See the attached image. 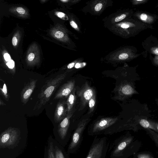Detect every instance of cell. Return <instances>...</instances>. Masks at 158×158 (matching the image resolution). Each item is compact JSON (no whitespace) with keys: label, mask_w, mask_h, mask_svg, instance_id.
<instances>
[{"label":"cell","mask_w":158,"mask_h":158,"mask_svg":"<svg viewBox=\"0 0 158 158\" xmlns=\"http://www.w3.org/2000/svg\"><path fill=\"white\" fill-rule=\"evenodd\" d=\"M65 73L58 75L47 81L42 87L33 110H38L49 101L54 92L65 79Z\"/></svg>","instance_id":"6da1fadb"},{"label":"cell","mask_w":158,"mask_h":158,"mask_svg":"<svg viewBox=\"0 0 158 158\" xmlns=\"http://www.w3.org/2000/svg\"><path fill=\"white\" fill-rule=\"evenodd\" d=\"M117 25L121 33L127 37L134 36L142 31L152 27L139 20L135 19H130Z\"/></svg>","instance_id":"7a4b0ae2"},{"label":"cell","mask_w":158,"mask_h":158,"mask_svg":"<svg viewBox=\"0 0 158 158\" xmlns=\"http://www.w3.org/2000/svg\"><path fill=\"white\" fill-rule=\"evenodd\" d=\"M109 146L106 137H95L85 158H106Z\"/></svg>","instance_id":"3957f363"},{"label":"cell","mask_w":158,"mask_h":158,"mask_svg":"<svg viewBox=\"0 0 158 158\" xmlns=\"http://www.w3.org/2000/svg\"><path fill=\"white\" fill-rule=\"evenodd\" d=\"M89 120V118L84 119L78 124L72 134L68 148V153H74L78 151L83 139L84 131Z\"/></svg>","instance_id":"277c9868"},{"label":"cell","mask_w":158,"mask_h":158,"mask_svg":"<svg viewBox=\"0 0 158 158\" xmlns=\"http://www.w3.org/2000/svg\"><path fill=\"white\" fill-rule=\"evenodd\" d=\"M133 139L132 136H123L115 140L112 146L110 158H123L125 151Z\"/></svg>","instance_id":"5b68a950"},{"label":"cell","mask_w":158,"mask_h":158,"mask_svg":"<svg viewBox=\"0 0 158 158\" xmlns=\"http://www.w3.org/2000/svg\"><path fill=\"white\" fill-rule=\"evenodd\" d=\"M118 120L117 118H101L94 123L89 129L88 134L94 136L102 133L103 131L114 125Z\"/></svg>","instance_id":"8992f818"},{"label":"cell","mask_w":158,"mask_h":158,"mask_svg":"<svg viewBox=\"0 0 158 158\" xmlns=\"http://www.w3.org/2000/svg\"><path fill=\"white\" fill-rule=\"evenodd\" d=\"M20 134L19 130L16 128H8L0 135V148H3L14 145L18 140Z\"/></svg>","instance_id":"52a82bcc"},{"label":"cell","mask_w":158,"mask_h":158,"mask_svg":"<svg viewBox=\"0 0 158 158\" xmlns=\"http://www.w3.org/2000/svg\"><path fill=\"white\" fill-rule=\"evenodd\" d=\"M77 95L80 98V106L79 110L83 109L86 106L91 98L95 93L94 89L86 82L80 88L76 89Z\"/></svg>","instance_id":"ba28073f"},{"label":"cell","mask_w":158,"mask_h":158,"mask_svg":"<svg viewBox=\"0 0 158 158\" xmlns=\"http://www.w3.org/2000/svg\"><path fill=\"white\" fill-rule=\"evenodd\" d=\"M73 113L67 114L58 126L57 131L59 135L64 144L68 142L70 138V135L69 133V130L70 124V119Z\"/></svg>","instance_id":"9c48e42d"},{"label":"cell","mask_w":158,"mask_h":158,"mask_svg":"<svg viewBox=\"0 0 158 158\" xmlns=\"http://www.w3.org/2000/svg\"><path fill=\"white\" fill-rule=\"evenodd\" d=\"M138 93L133 84L125 82L118 86L116 98L119 100H123L133 94Z\"/></svg>","instance_id":"30bf717a"},{"label":"cell","mask_w":158,"mask_h":158,"mask_svg":"<svg viewBox=\"0 0 158 158\" xmlns=\"http://www.w3.org/2000/svg\"><path fill=\"white\" fill-rule=\"evenodd\" d=\"M75 84L74 80L69 81L63 84L56 94L54 99L67 98L75 87Z\"/></svg>","instance_id":"8fae6325"},{"label":"cell","mask_w":158,"mask_h":158,"mask_svg":"<svg viewBox=\"0 0 158 158\" xmlns=\"http://www.w3.org/2000/svg\"><path fill=\"white\" fill-rule=\"evenodd\" d=\"M37 80L32 79L28 83L23 89L21 93V99L22 102L25 104L35 89Z\"/></svg>","instance_id":"7c38bea8"},{"label":"cell","mask_w":158,"mask_h":158,"mask_svg":"<svg viewBox=\"0 0 158 158\" xmlns=\"http://www.w3.org/2000/svg\"><path fill=\"white\" fill-rule=\"evenodd\" d=\"M66 101L59 102L57 103L54 114V120L58 123L63 119L67 115Z\"/></svg>","instance_id":"4fadbf2b"},{"label":"cell","mask_w":158,"mask_h":158,"mask_svg":"<svg viewBox=\"0 0 158 158\" xmlns=\"http://www.w3.org/2000/svg\"><path fill=\"white\" fill-rule=\"evenodd\" d=\"M76 89V88L75 87L73 90L67 98L66 101L67 114L74 112L73 107L76 100L75 95Z\"/></svg>","instance_id":"5bb4252c"},{"label":"cell","mask_w":158,"mask_h":158,"mask_svg":"<svg viewBox=\"0 0 158 158\" xmlns=\"http://www.w3.org/2000/svg\"><path fill=\"white\" fill-rule=\"evenodd\" d=\"M135 15L138 19L146 24H152L156 20V16L147 13L137 12Z\"/></svg>","instance_id":"9a60e30c"},{"label":"cell","mask_w":158,"mask_h":158,"mask_svg":"<svg viewBox=\"0 0 158 158\" xmlns=\"http://www.w3.org/2000/svg\"><path fill=\"white\" fill-rule=\"evenodd\" d=\"M139 123V125L145 129H150L156 132V131L152 125L149 120L146 118H141L140 119Z\"/></svg>","instance_id":"2e32d148"},{"label":"cell","mask_w":158,"mask_h":158,"mask_svg":"<svg viewBox=\"0 0 158 158\" xmlns=\"http://www.w3.org/2000/svg\"><path fill=\"white\" fill-rule=\"evenodd\" d=\"M55 158H69L68 155L63 149L56 147L54 148Z\"/></svg>","instance_id":"e0dca14e"},{"label":"cell","mask_w":158,"mask_h":158,"mask_svg":"<svg viewBox=\"0 0 158 158\" xmlns=\"http://www.w3.org/2000/svg\"><path fill=\"white\" fill-rule=\"evenodd\" d=\"M96 103V95L95 93L89 100L88 104L89 106V113L93 112Z\"/></svg>","instance_id":"ac0fdd59"},{"label":"cell","mask_w":158,"mask_h":158,"mask_svg":"<svg viewBox=\"0 0 158 158\" xmlns=\"http://www.w3.org/2000/svg\"><path fill=\"white\" fill-rule=\"evenodd\" d=\"M149 134L156 143L158 145V134L150 129H146Z\"/></svg>","instance_id":"d6986e66"},{"label":"cell","mask_w":158,"mask_h":158,"mask_svg":"<svg viewBox=\"0 0 158 158\" xmlns=\"http://www.w3.org/2000/svg\"><path fill=\"white\" fill-rule=\"evenodd\" d=\"M54 147L52 143H50L48 151V158H55Z\"/></svg>","instance_id":"ffe728a7"},{"label":"cell","mask_w":158,"mask_h":158,"mask_svg":"<svg viewBox=\"0 0 158 158\" xmlns=\"http://www.w3.org/2000/svg\"><path fill=\"white\" fill-rule=\"evenodd\" d=\"M128 14L127 13H124L116 17L114 19L113 22L114 23H117L123 20L127 17Z\"/></svg>","instance_id":"44dd1931"},{"label":"cell","mask_w":158,"mask_h":158,"mask_svg":"<svg viewBox=\"0 0 158 158\" xmlns=\"http://www.w3.org/2000/svg\"><path fill=\"white\" fill-rule=\"evenodd\" d=\"M1 91L5 99L7 101L8 100V96L6 86L5 83H4L2 88H0Z\"/></svg>","instance_id":"7402d4cb"},{"label":"cell","mask_w":158,"mask_h":158,"mask_svg":"<svg viewBox=\"0 0 158 158\" xmlns=\"http://www.w3.org/2000/svg\"><path fill=\"white\" fill-rule=\"evenodd\" d=\"M148 0H134L132 1L133 5H135L146 3Z\"/></svg>","instance_id":"603a6c76"},{"label":"cell","mask_w":158,"mask_h":158,"mask_svg":"<svg viewBox=\"0 0 158 158\" xmlns=\"http://www.w3.org/2000/svg\"><path fill=\"white\" fill-rule=\"evenodd\" d=\"M6 64L8 68L10 69H13L15 65V62L12 60H10L9 61H8Z\"/></svg>","instance_id":"cb8c5ba5"},{"label":"cell","mask_w":158,"mask_h":158,"mask_svg":"<svg viewBox=\"0 0 158 158\" xmlns=\"http://www.w3.org/2000/svg\"><path fill=\"white\" fill-rule=\"evenodd\" d=\"M150 52L152 54L158 55V46L152 48L150 49Z\"/></svg>","instance_id":"d4e9b609"},{"label":"cell","mask_w":158,"mask_h":158,"mask_svg":"<svg viewBox=\"0 0 158 158\" xmlns=\"http://www.w3.org/2000/svg\"><path fill=\"white\" fill-rule=\"evenodd\" d=\"M137 156L138 158H153L151 155L148 154H139Z\"/></svg>","instance_id":"484cf974"},{"label":"cell","mask_w":158,"mask_h":158,"mask_svg":"<svg viewBox=\"0 0 158 158\" xmlns=\"http://www.w3.org/2000/svg\"><path fill=\"white\" fill-rule=\"evenodd\" d=\"M55 36L57 38H61L64 36V34L62 32L58 31L55 33Z\"/></svg>","instance_id":"4316f807"},{"label":"cell","mask_w":158,"mask_h":158,"mask_svg":"<svg viewBox=\"0 0 158 158\" xmlns=\"http://www.w3.org/2000/svg\"><path fill=\"white\" fill-rule=\"evenodd\" d=\"M149 120L156 129V132H158V123L152 120Z\"/></svg>","instance_id":"83f0119b"},{"label":"cell","mask_w":158,"mask_h":158,"mask_svg":"<svg viewBox=\"0 0 158 158\" xmlns=\"http://www.w3.org/2000/svg\"><path fill=\"white\" fill-rule=\"evenodd\" d=\"M102 3H99L97 4L94 7V10L96 11L100 10L102 9Z\"/></svg>","instance_id":"f1b7e54d"},{"label":"cell","mask_w":158,"mask_h":158,"mask_svg":"<svg viewBox=\"0 0 158 158\" xmlns=\"http://www.w3.org/2000/svg\"><path fill=\"white\" fill-rule=\"evenodd\" d=\"M16 11L17 12L21 14H24L25 12V10L21 7H18L16 9Z\"/></svg>","instance_id":"f546056e"},{"label":"cell","mask_w":158,"mask_h":158,"mask_svg":"<svg viewBox=\"0 0 158 158\" xmlns=\"http://www.w3.org/2000/svg\"><path fill=\"white\" fill-rule=\"evenodd\" d=\"M35 54L33 53H30L28 55L27 59L30 61H32L35 58Z\"/></svg>","instance_id":"4dcf8cb0"},{"label":"cell","mask_w":158,"mask_h":158,"mask_svg":"<svg viewBox=\"0 0 158 158\" xmlns=\"http://www.w3.org/2000/svg\"><path fill=\"white\" fill-rule=\"evenodd\" d=\"M4 57L6 61H9L10 60V55L7 53H5L4 55Z\"/></svg>","instance_id":"1f68e13d"},{"label":"cell","mask_w":158,"mask_h":158,"mask_svg":"<svg viewBox=\"0 0 158 158\" xmlns=\"http://www.w3.org/2000/svg\"><path fill=\"white\" fill-rule=\"evenodd\" d=\"M71 26L77 30L78 26L77 24L73 21H71L70 22Z\"/></svg>","instance_id":"d6a6232c"},{"label":"cell","mask_w":158,"mask_h":158,"mask_svg":"<svg viewBox=\"0 0 158 158\" xmlns=\"http://www.w3.org/2000/svg\"><path fill=\"white\" fill-rule=\"evenodd\" d=\"M17 42L18 40L17 38L15 36L13 37L12 39V44L14 46H16L17 44Z\"/></svg>","instance_id":"836d02e7"},{"label":"cell","mask_w":158,"mask_h":158,"mask_svg":"<svg viewBox=\"0 0 158 158\" xmlns=\"http://www.w3.org/2000/svg\"><path fill=\"white\" fill-rule=\"evenodd\" d=\"M153 63L155 65H158V55L156 56L153 58Z\"/></svg>","instance_id":"e575fe53"},{"label":"cell","mask_w":158,"mask_h":158,"mask_svg":"<svg viewBox=\"0 0 158 158\" xmlns=\"http://www.w3.org/2000/svg\"><path fill=\"white\" fill-rule=\"evenodd\" d=\"M75 64V63L73 62L69 64L67 66L69 69H70L73 68Z\"/></svg>","instance_id":"d590c367"},{"label":"cell","mask_w":158,"mask_h":158,"mask_svg":"<svg viewBox=\"0 0 158 158\" xmlns=\"http://www.w3.org/2000/svg\"><path fill=\"white\" fill-rule=\"evenodd\" d=\"M57 15L59 17L62 18L64 16L65 14L62 12H59L57 13Z\"/></svg>","instance_id":"8d00e7d4"},{"label":"cell","mask_w":158,"mask_h":158,"mask_svg":"<svg viewBox=\"0 0 158 158\" xmlns=\"http://www.w3.org/2000/svg\"><path fill=\"white\" fill-rule=\"evenodd\" d=\"M0 106H4L6 104L2 101L1 99L0 100Z\"/></svg>","instance_id":"74e56055"},{"label":"cell","mask_w":158,"mask_h":158,"mask_svg":"<svg viewBox=\"0 0 158 158\" xmlns=\"http://www.w3.org/2000/svg\"><path fill=\"white\" fill-rule=\"evenodd\" d=\"M158 101L157 102L158 103V100H157Z\"/></svg>","instance_id":"f35d334b"}]
</instances>
